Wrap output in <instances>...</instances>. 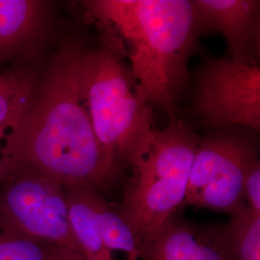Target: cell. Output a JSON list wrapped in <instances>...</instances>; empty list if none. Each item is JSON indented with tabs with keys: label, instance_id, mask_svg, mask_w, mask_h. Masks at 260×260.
Returning a JSON list of instances; mask_svg holds the SVG:
<instances>
[{
	"label": "cell",
	"instance_id": "obj_1",
	"mask_svg": "<svg viewBox=\"0 0 260 260\" xmlns=\"http://www.w3.org/2000/svg\"><path fill=\"white\" fill-rule=\"evenodd\" d=\"M84 49L77 41L66 42L39 75L31 99L0 149L7 175L37 174L102 194L121 176L99 144L84 103L79 76Z\"/></svg>",
	"mask_w": 260,
	"mask_h": 260
},
{
	"label": "cell",
	"instance_id": "obj_2",
	"mask_svg": "<svg viewBox=\"0 0 260 260\" xmlns=\"http://www.w3.org/2000/svg\"><path fill=\"white\" fill-rule=\"evenodd\" d=\"M87 17L127 56L132 75L170 119L189 82L201 32L192 0H87Z\"/></svg>",
	"mask_w": 260,
	"mask_h": 260
},
{
	"label": "cell",
	"instance_id": "obj_3",
	"mask_svg": "<svg viewBox=\"0 0 260 260\" xmlns=\"http://www.w3.org/2000/svg\"><path fill=\"white\" fill-rule=\"evenodd\" d=\"M79 76L95 137L122 173L149 146L156 128L153 104L124 56L103 38L95 49H84Z\"/></svg>",
	"mask_w": 260,
	"mask_h": 260
},
{
	"label": "cell",
	"instance_id": "obj_4",
	"mask_svg": "<svg viewBox=\"0 0 260 260\" xmlns=\"http://www.w3.org/2000/svg\"><path fill=\"white\" fill-rule=\"evenodd\" d=\"M200 138L182 120L155 128L149 146L129 167L132 175L116 208L135 239L176 214L185 199Z\"/></svg>",
	"mask_w": 260,
	"mask_h": 260
},
{
	"label": "cell",
	"instance_id": "obj_5",
	"mask_svg": "<svg viewBox=\"0 0 260 260\" xmlns=\"http://www.w3.org/2000/svg\"><path fill=\"white\" fill-rule=\"evenodd\" d=\"M248 136L219 132L201 140L182 205L223 211L231 216L245 203V181L259 160Z\"/></svg>",
	"mask_w": 260,
	"mask_h": 260
},
{
	"label": "cell",
	"instance_id": "obj_6",
	"mask_svg": "<svg viewBox=\"0 0 260 260\" xmlns=\"http://www.w3.org/2000/svg\"><path fill=\"white\" fill-rule=\"evenodd\" d=\"M0 230L80 251L66 186L42 175L15 172L0 182Z\"/></svg>",
	"mask_w": 260,
	"mask_h": 260
},
{
	"label": "cell",
	"instance_id": "obj_7",
	"mask_svg": "<svg viewBox=\"0 0 260 260\" xmlns=\"http://www.w3.org/2000/svg\"><path fill=\"white\" fill-rule=\"evenodd\" d=\"M191 112L206 127L260 129V68L210 58L200 68Z\"/></svg>",
	"mask_w": 260,
	"mask_h": 260
},
{
	"label": "cell",
	"instance_id": "obj_8",
	"mask_svg": "<svg viewBox=\"0 0 260 260\" xmlns=\"http://www.w3.org/2000/svg\"><path fill=\"white\" fill-rule=\"evenodd\" d=\"M71 226L81 253L93 260H138L135 237L102 193L66 187Z\"/></svg>",
	"mask_w": 260,
	"mask_h": 260
},
{
	"label": "cell",
	"instance_id": "obj_9",
	"mask_svg": "<svg viewBox=\"0 0 260 260\" xmlns=\"http://www.w3.org/2000/svg\"><path fill=\"white\" fill-rule=\"evenodd\" d=\"M135 242L142 260H234L223 226L201 229L175 214Z\"/></svg>",
	"mask_w": 260,
	"mask_h": 260
},
{
	"label": "cell",
	"instance_id": "obj_10",
	"mask_svg": "<svg viewBox=\"0 0 260 260\" xmlns=\"http://www.w3.org/2000/svg\"><path fill=\"white\" fill-rule=\"evenodd\" d=\"M201 35L220 32L225 38L231 60L258 65L260 1L192 0Z\"/></svg>",
	"mask_w": 260,
	"mask_h": 260
},
{
	"label": "cell",
	"instance_id": "obj_11",
	"mask_svg": "<svg viewBox=\"0 0 260 260\" xmlns=\"http://www.w3.org/2000/svg\"><path fill=\"white\" fill-rule=\"evenodd\" d=\"M50 2L0 0V63L39 52L51 35Z\"/></svg>",
	"mask_w": 260,
	"mask_h": 260
},
{
	"label": "cell",
	"instance_id": "obj_12",
	"mask_svg": "<svg viewBox=\"0 0 260 260\" xmlns=\"http://www.w3.org/2000/svg\"><path fill=\"white\" fill-rule=\"evenodd\" d=\"M37 71L30 66L0 74V126L10 129L19 121L37 84Z\"/></svg>",
	"mask_w": 260,
	"mask_h": 260
},
{
	"label": "cell",
	"instance_id": "obj_13",
	"mask_svg": "<svg viewBox=\"0 0 260 260\" xmlns=\"http://www.w3.org/2000/svg\"><path fill=\"white\" fill-rule=\"evenodd\" d=\"M234 260H260V215L245 206L223 226Z\"/></svg>",
	"mask_w": 260,
	"mask_h": 260
},
{
	"label": "cell",
	"instance_id": "obj_14",
	"mask_svg": "<svg viewBox=\"0 0 260 260\" xmlns=\"http://www.w3.org/2000/svg\"><path fill=\"white\" fill-rule=\"evenodd\" d=\"M0 260H51L49 244L0 230Z\"/></svg>",
	"mask_w": 260,
	"mask_h": 260
},
{
	"label": "cell",
	"instance_id": "obj_15",
	"mask_svg": "<svg viewBox=\"0 0 260 260\" xmlns=\"http://www.w3.org/2000/svg\"><path fill=\"white\" fill-rule=\"evenodd\" d=\"M245 203L252 213L260 215L259 160L251 167L245 181Z\"/></svg>",
	"mask_w": 260,
	"mask_h": 260
},
{
	"label": "cell",
	"instance_id": "obj_16",
	"mask_svg": "<svg viewBox=\"0 0 260 260\" xmlns=\"http://www.w3.org/2000/svg\"><path fill=\"white\" fill-rule=\"evenodd\" d=\"M10 129L9 126H7V125H3V126H0V143H1V141L2 139L5 137V135H6V132H7V130ZM1 149V148H0ZM7 176V173H6V171H5V169L3 167V164H2V162H1V159H0V182L5 178V177Z\"/></svg>",
	"mask_w": 260,
	"mask_h": 260
},
{
	"label": "cell",
	"instance_id": "obj_17",
	"mask_svg": "<svg viewBox=\"0 0 260 260\" xmlns=\"http://www.w3.org/2000/svg\"><path fill=\"white\" fill-rule=\"evenodd\" d=\"M49 253H50L51 260H66L58 246L49 245Z\"/></svg>",
	"mask_w": 260,
	"mask_h": 260
}]
</instances>
